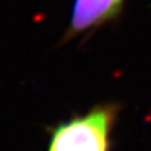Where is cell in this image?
<instances>
[{"label": "cell", "mask_w": 151, "mask_h": 151, "mask_svg": "<svg viewBox=\"0 0 151 151\" xmlns=\"http://www.w3.org/2000/svg\"><path fill=\"white\" fill-rule=\"evenodd\" d=\"M123 4L125 0H74L69 27L60 44L118 19Z\"/></svg>", "instance_id": "obj_2"}, {"label": "cell", "mask_w": 151, "mask_h": 151, "mask_svg": "<svg viewBox=\"0 0 151 151\" xmlns=\"http://www.w3.org/2000/svg\"><path fill=\"white\" fill-rule=\"evenodd\" d=\"M121 105L106 102L55 125L47 151H110Z\"/></svg>", "instance_id": "obj_1"}]
</instances>
